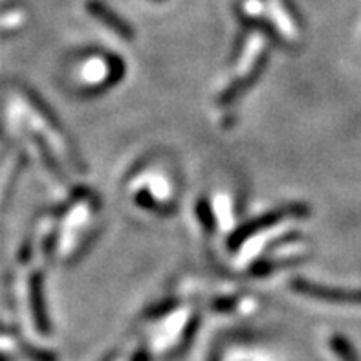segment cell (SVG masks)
I'll list each match as a JSON object with an SVG mask.
<instances>
[{
    "mask_svg": "<svg viewBox=\"0 0 361 361\" xmlns=\"http://www.w3.org/2000/svg\"><path fill=\"white\" fill-rule=\"evenodd\" d=\"M105 63L99 59H92L90 63L85 64V70H82V75H85V79L90 82H96L99 81V79H103V75H105Z\"/></svg>",
    "mask_w": 361,
    "mask_h": 361,
    "instance_id": "1",
    "label": "cell"
}]
</instances>
